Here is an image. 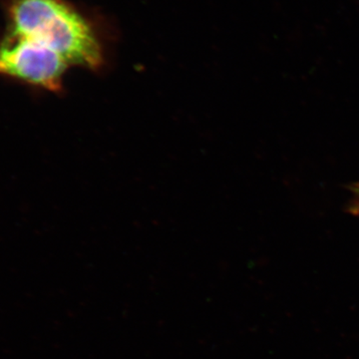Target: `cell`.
Masks as SVG:
<instances>
[{
	"instance_id": "6da1fadb",
	"label": "cell",
	"mask_w": 359,
	"mask_h": 359,
	"mask_svg": "<svg viewBox=\"0 0 359 359\" xmlns=\"http://www.w3.org/2000/svg\"><path fill=\"white\" fill-rule=\"evenodd\" d=\"M9 34L57 52L67 65L98 69L102 46L89 21L65 0H7Z\"/></svg>"
},
{
	"instance_id": "7a4b0ae2",
	"label": "cell",
	"mask_w": 359,
	"mask_h": 359,
	"mask_svg": "<svg viewBox=\"0 0 359 359\" xmlns=\"http://www.w3.org/2000/svg\"><path fill=\"white\" fill-rule=\"evenodd\" d=\"M69 65L49 47L6 33L0 41V76L58 93Z\"/></svg>"
},
{
	"instance_id": "3957f363",
	"label": "cell",
	"mask_w": 359,
	"mask_h": 359,
	"mask_svg": "<svg viewBox=\"0 0 359 359\" xmlns=\"http://www.w3.org/2000/svg\"><path fill=\"white\" fill-rule=\"evenodd\" d=\"M354 194V202L353 205V212L359 214V184L353 188Z\"/></svg>"
}]
</instances>
